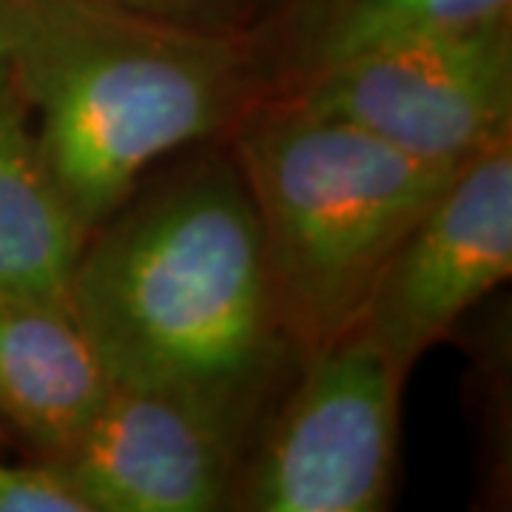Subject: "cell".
<instances>
[{
    "label": "cell",
    "mask_w": 512,
    "mask_h": 512,
    "mask_svg": "<svg viewBox=\"0 0 512 512\" xmlns=\"http://www.w3.org/2000/svg\"><path fill=\"white\" fill-rule=\"evenodd\" d=\"M69 305L111 384L191 399L245 441L302 356L231 154L140 185L94 225Z\"/></svg>",
    "instance_id": "1"
},
{
    "label": "cell",
    "mask_w": 512,
    "mask_h": 512,
    "mask_svg": "<svg viewBox=\"0 0 512 512\" xmlns=\"http://www.w3.org/2000/svg\"><path fill=\"white\" fill-rule=\"evenodd\" d=\"M12 83L86 231L160 160L228 134L265 97L251 32L151 18L106 0H18Z\"/></svg>",
    "instance_id": "2"
},
{
    "label": "cell",
    "mask_w": 512,
    "mask_h": 512,
    "mask_svg": "<svg viewBox=\"0 0 512 512\" xmlns=\"http://www.w3.org/2000/svg\"><path fill=\"white\" fill-rule=\"evenodd\" d=\"M228 137L299 353L356 328L384 262L461 168L279 94L256 100Z\"/></svg>",
    "instance_id": "3"
},
{
    "label": "cell",
    "mask_w": 512,
    "mask_h": 512,
    "mask_svg": "<svg viewBox=\"0 0 512 512\" xmlns=\"http://www.w3.org/2000/svg\"><path fill=\"white\" fill-rule=\"evenodd\" d=\"M407 376L356 328L305 350L248 441L231 510H384Z\"/></svg>",
    "instance_id": "4"
},
{
    "label": "cell",
    "mask_w": 512,
    "mask_h": 512,
    "mask_svg": "<svg viewBox=\"0 0 512 512\" xmlns=\"http://www.w3.org/2000/svg\"><path fill=\"white\" fill-rule=\"evenodd\" d=\"M279 97L458 168L512 140V18L390 43Z\"/></svg>",
    "instance_id": "5"
},
{
    "label": "cell",
    "mask_w": 512,
    "mask_h": 512,
    "mask_svg": "<svg viewBox=\"0 0 512 512\" xmlns=\"http://www.w3.org/2000/svg\"><path fill=\"white\" fill-rule=\"evenodd\" d=\"M512 274V140L453 174L384 262L356 322L410 373Z\"/></svg>",
    "instance_id": "6"
},
{
    "label": "cell",
    "mask_w": 512,
    "mask_h": 512,
    "mask_svg": "<svg viewBox=\"0 0 512 512\" xmlns=\"http://www.w3.org/2000/svg\"><path fill=\"white\" fill-rule=\"evenodd\" d=\"M248 441L202 404L114 384L49 464L86 512L231 510Z\"/></svg>",
    "instance_id": "7"
},
{
    "label": "cell",
    "mask_w": 512,
    "mask_h": 512,
    "mask_svg": "<svg viewBox=\"0 0 512 512\" xmlns=\"http://www.w3.org/2000/svg\"><path fill=\"white\" fill-rule=\"evenodd\" d=\"M111 387L69 299L0 296V427L40 461L80 439Z\"/></svg>",
    "instance_id": "8"
},
{
    "label": "cell",
    "mask_w": 512,
    "mask_h": 512,
    "mask_svg": "<svg viewBox=\"0 0 512 512\" xmlns=\"http://www.w3.org/2000/svg\"><path fill=\"white\" fill-rule=\"evenodd\" d=\"M512 0H285L274 32H251L265 97L410 37L507 20Z\"/></svg>",
    "instance_id": "9"
},
{
    "label": "cell",
    "mask_w": 512,
    "mask_h": 512,
    "mask_svg": "<svg viewBox=\"0 0 512 512\" xmlns=\"http://www.w3.org/2000/svg\"><path fill=\"white\" fill-rule=\"evenodd\" d=\"M86 237L46 160L26 97L15 83L0 86V296L69 299Z\"/></svg>",
    "instance_id": "10"
},
{
    "label": "cell",
    "mask_w": 512,
    "mask_h": 512,
    "mask_svg": "<svg viewBox=\"0 0 512 512\" xmlns=\"http://www.w3.org/2000/svg\"><path fill=\"white\" fill-rule=\"evenodd\" d=\"M0 512H86L49 461H0Z\"/></svg>",
    "instance_id": "11"
},
{
    "label": "cell",
    "mask_w": 512,
    "mask_h": 512,
    "mask_svg": "<svg viewBox=\"0 0 512 512\" xmlns=\"http://www.w3.org/2000/svg\"><path fill=\"white\" fill-rule=\"evenodd\" d=\"M151 18L205 26V29H228V32H248L237 18L251 6V0H106Z\"/></svg>",
    "instance_id": "12"
},
{
    "label": "cell",
    "mask_w": 512,
    "mask_h": 512,
    "mask_svg": "<svg viewBox=\"0 0 512 512\" xmlns=\"http://www.w3.org/2000/svg\"><path fill=\"white\" fill-rule=\"evenodd\" d=\"M15 12H18V0H0V86L12 83Z\"/></svg>",
    "instance_id": "13"
},
{
    "label": "cell",
    "mask_w": 512,
    "mask_h": 512,
    "mask_svg": "<svg viewBox=\"0 0 512 512\" xmlns=\"http://www.w3.org/2000/svg\"><path fill=\"white\" fill-rule=\"evenodd\" d=\"M6 439V433H3V427H0V441Z\"/></svg>",
    "instance_id": "14"
}]
</instances>
